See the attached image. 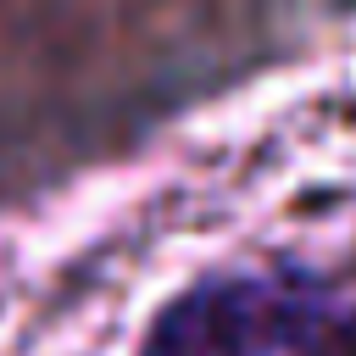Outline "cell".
Listing matches in <instances>:
<instances>
[{
	"label": "cell",
	"mask_w": 356,
	"mask_h": 356,
	"mask_svg": "<svg viewBox=\"0 0 356 356\" xmlns=\"http://www.w3.org/2000/svg\"><path fill=\"white\" fill-rule=\"evenodd\" d=\"M317 300L273 278L200 284L167 306L145 356H278L312 334Z\"/></svg>",
	"instance_id": "6da1fadb"
}]
</instances>
